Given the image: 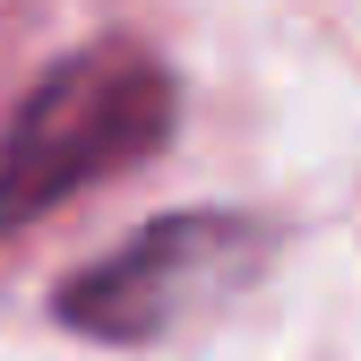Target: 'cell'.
<instances>
[{
	"mask_svg": "<svg viewBox=\"0 0 361 361\" xmlns=\"http://www.w3.org/2000/svg\"><path fill=\"white\" fill-rule=\"evenodd\" d=\"M267 258H276V233L258 215H241V207H180V215L138 224L104 258H86L61 284L52 319L69 336H95V344H164V336L207 327L224 301H241Z\"/></svg>",
	"mask_w": 361,
	"mask_h": 361,
	"instance_id": "cell-2",
	"label": "cell"
},
{
	"mask_svg": "<svg viewBox=\"0 0 361 361\" xmlns=\"http://www.w3.org/2000/svg\"><path fill=\"white\" fill-rule=\"evenodd\" d=\"M172 112H180L172 69L147 43H86L52 61L0 129V241L95 180L138 172L172 138Z\"/></svg>",
	"mask_w": 361,
	"mask_h": 361,
	"instance_id": "cell-1",
	"label": "cell"
}]
</instances>
